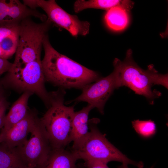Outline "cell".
I'll return each instance as SVG.
<instances>
[{"label":"cell","mask_w":168,"mask_h":168,"mask_svg":"<svg viewBox=\"0 0 168 168\" xmlns=\"http://www.w3.org/2000/svg\"><path fill=\"white\" fill-rule=\"evenodd\" d=\"M6 89L2 85L0 79V100L4 98H6Z\"/></svg>","instance_id":"23"},{"label":"cell","mask_w":168,"mask_h":168,"mask_svg":"<svg viewBox=\"0 0 168 168\" xmlns=\"http://www.w3.org/2000/svg\"><path fill=\"white\" fill-rule=\"evenodd\" d=\"M119 59L115 58L113 72L106 77H101L94 83L86 85L82 89L81 94L73 101L86 102L103 114L106 102L114 90L121 87L119 78Z\"/></svg>","instance_id":"8"},{"label":"cell","mask_w":168,"mask_h":168,"mask_svg":"<svg viewBox=\"0 0 168 168\" xmlns=\"http://www.w3.org/2000/svg\"><path fill=\"white\" fill-rule=\"evenodd\" d=\"M41 60L30 62L22 68L11 67L1 80L6 90L11 89L19 93L29 92L36 94L48 108L50 105V94L45 87Z\"/></svg>","instance_id":"4"},{"label":"cell","mask_w":168,"mask_h":168,"mask_svg":"<svg viewBox=\"0 0 168 168\" xmlns=\"http://www.w3.org/2000/svg\"><path fill=\"white\" fill-rule=\"evenodd\" d=\"M50 105L41 122L54 149L65 148L72 142V123L75 113L73 106L64 104L63 89L50 92Z\"/></svg>","instance_id":"3"},{"label":"cell","mask_w":168,"mask_h":168,"mask_svg":"<svg viewBox=\"0 0 168 168\" xmlns=\"http://www.w3.org/2000/svg\"><path fill=\"white\" fill-rule=\"evenodd\" d=\"M23 2L32 9L41 8L51 23L66 30L73 36L86 35L89 32L90 24L89 22L82 21L77 16L68 13L54 0H25Z\"/></svg>","instance_id":"7"},{"label":"cell","mask_w":168,"mask_h":168,"mask_svg":"<svg viewBox=\"0 0 168 168\" xmlns=\"http://www.w3.org/2000/svg\"><path fill=\"white\" fill-rule=\"evenodd\" d=\"M128 12L125 9L120 7H114L107 10L105 15V19L108 26L116 31L124 29L129 22Z\"/></svg>","instance_id":"18"},{"label":"cell","mask_w":168,"mask_h":168,"mask_svg":"<svg viewBox=\"0 0 168 168\" xmlns=\"http://www.w3.org/2000/svg\"><path fill=\"white\" fill-rule=\"evenodd\" d=\"M168 74L159 73L152 64L144 70L134 61L132 51H127L124 60L119 63V78L120 86H127L135 94L145 97L151 104L155 99L161 96V93L152 87L156 85H161L168 89Z\"/></svg>","instance_id":"2"},{"label":"cell","mask_w":168,"mask_h":168,"mask_svg":"<svg viewBox=\"0 0 168 168\" xmlns=\"http://www.w3.org/2000/svg\"><path fill=\"white\" fill-rule=\"evenodd\" d=\"M78 160L72 149H53L45 161L36 168H76Z\"/></svg>","instance_id":"15"},{"label":"cell","mask_w":168,"mask_h":168,"mask_svg":"<svg viewBox=\"0 0 168 168\" xmlns=\"http://www.w3.org/2000/svg\"><path fill=\"white\" fill-rule=\"evenodd\" d=\"M51 24L47 18L36 23L30 17L20 22L18 43L12 68H22L29 63L41 60L43 41Z\"/></svg>","instance_id":"6"},{"label":"cell","mask_w":168,"mask_h":168,"mask_svg":"<svg viewBox=\"0 0 168 168\" xmlns=\"http://www.w3.org/2000/svg\"><path fill=\"white\" fill-rule=\"evenodd\" d=\"M134 2L128 0H78L74 4V12L78 13L88 8L108 10L115 7L123 8L129 12L133 7Z\"/></svg>","instance_id":"16"},{"label":"cell","mask_w":168,"mask_h":168,"mask_svg":"<svg viewBox=\"0 0 168 168\" xmlns=\"http://www.w3.org/2000/svg\"><path fill=\"white\" fill-rule=\"evenodd\" d=\"M19 24L0 25V58L7 60L15 53L19 41Z\"/></svg>","instance_id":"13"},{"label":"cell","mask_w":168,"mask_h":168,"mask_svg":"<svg viewBox=\"0 0 168 168\" xmlns=\"http://www.w3.org/2000/svg\"><path fill=\"white\" fill-rule=\"evenodd\" d=\"M76 168H86L84 163L77 164Z\"/></svg>","instance_id":"25"},{"label":"cell","mask_w":168,"mask_h":168,"mask_svg":"<svg viewBox=\"0 0 168 168\" xmlns=\"http://www.w3.org/2000/svg\"><path fill=\"white\" fill-rule=\"evenodd\" d=\"M39 119L35 111L29 110L25 117L7 132L1 142L11 148L22 146L27 141L28 135L32 132Z\"/></svg>","instance_id":"11"},{"label":"cell","mask_w":168,"mask_h":168,"mask_svg":"<svg viewBox=\"0 0 168 168\" xmlns=\"http://www.w3.org/2000/svg\"><path fill=\"white\" fill-rule=\"evenodd\" d=\"M9 105V103L4 98L0 100V129H2L4 124L6 117L5 113Z\"/></svg>","instance_id":"20"},{"label":"cell","mask_w":168,"mask_h":168,"mask_svg":"<svg viewBox=\"0 0 168 168\" xmlns=\"http://www.w3.org/2000/svg\"><path fill=\"white\" fill-rule=\"evenodd\" d=\"M132 123L136 132L143 137L149 138L154 135L156 132V124L153 121L151 120H135L132 121Z\"/></svg>","instance_id":"19"},{"label":"cell","mask_w":168,"mask_h":168,"mask_svg":"<svg viewBox=\"0 0 168 168\" xmlns=\"http://www.w3.org/2000/svg\"><path fill=\"white\" fill-rule=\"evenodd\" d=\"M33 16L42 22L47 16L36 9L30 8L18 0H0V25L19 24L23 19Z\"/></svg>","instance_id":"10"},{"label":"cell","mask_w":168,"mask_h":168,"mask_svg":"<svg viewBox=\"0 0 168 168\" xmlns=\"http://www.w3.org/2000/svg\"><path fill=\"white\" fill-rule=\"evenodd\" d=\"M31 134L22 146L16 148L28 168H36L45 161L54 149L40 118Z\"/></svg>","instance_id":"9"},{"label":"cell","mask_w":168,"mask_h":168,"mask_svg":"<svg viewBox=\"0 0 168 168\" xmlns=\"http://www.w3.org/2000/svg\"><path fill=\"white\" fill-rule=\"evenodd\" d=\"M0 168H28L17 148H11L0 143Z\"/></svg>","instance_id":"17"},{"label":"cell","mask_w":168,"mask_h":168,"mask_svg":"<svg viewBox=\"0 0 168 168\" xmlns=\"http://www.w3.org/2000/svg\"><path fill=\"white\" fill-rule=\"evenodd\" d=\"M12 66V63L7 59L0 58V76L3 73L8 72Z\"/></svg>","instance_id":"22"},{"label":"cell","mask_w":168,"mask_h":168,"mask_svg":"<svg viewBox=\"0 0 168 168\" xmlns=\"http://www.w3.org/2000/svg\"><path fill=\"white\" fill-rule=\"evenodd\" d=\"M99 122L97 119L90 121V133L87 138L80 148L75 151L72 150L78 159H82L85 162L96 161L107 163L116 161L143 168L142 162H137L129 159L107 140L96 126Z\"/></svg>","instance_id":"5"},{"label":"cell","mask_w":168,"mask_h":168,"mask_svg":"<svg viewBox=\"0 0 168 168\" xmlns=\"http://www.w3.org/2000/svg\"><path fill=\"white\" fill-rule=\"evenodd\" d=\"M32 95L25 92L13 104L6 116L4 126L0 132V143L7 132L26 116L29 111L28 100Z\"/></svg>","instance_id":"14"},{"label":"cell","mask_w":168,"mask_h":168,"mask_svg":"<svg viewBox=\"0 0 168 168\" xmlns=\"http://www.w3.org/2000/svg\"><path fill=\"white\" fill-rule=\"evenodd\" d=\"M43 46L44 54L41 63L45 81L61 89H82L101 77L96 72L58 52L51 44L47 34Z\"/></svg>","instance_id":"1"},{"label":"cell","mask_w":168,"mask_h":168,"mask_svg":"<svg viewBox=\"0 0 168 168\" xmlns=\"http://www.w3.org/2000/svg\"><path fill=\"white\" fill-rule=\"evenodd\" d=\"M93 109L89 104L80 110L75 112L72 123L71 149L75 151L80 148L87 138L89 131L88 116L90 111Z\"/></svg>","instance_id":"12"},{"label":"cell","mask_w":168,"mask_h":168,"mask_svg":"<svg viewBox=\"0 0 168 168\" xmlns=\"http://www.w3.org/2000/svg\"><path fill=\"white\" fill-rule=\"evenodd\" d=\"M127 164H123L119 166H118L117 168H129ZM153 166H151V167L149 168H153Z\"/></svg>","instance_id":"24"},{"label":"cell","mask_w":168,"mask_h":168,"mask_svg":"<svg viewBox=\"0 0 168 168\" xmlns=\"http://www.w3.org/2000/svg\"><path fill=\"white\" fill-rule=\"evenodd\" d=\"M86 168H109L107 163L96 161H89L85 162Z\"/></svg>","instance_id":"21"}]
</instances>
